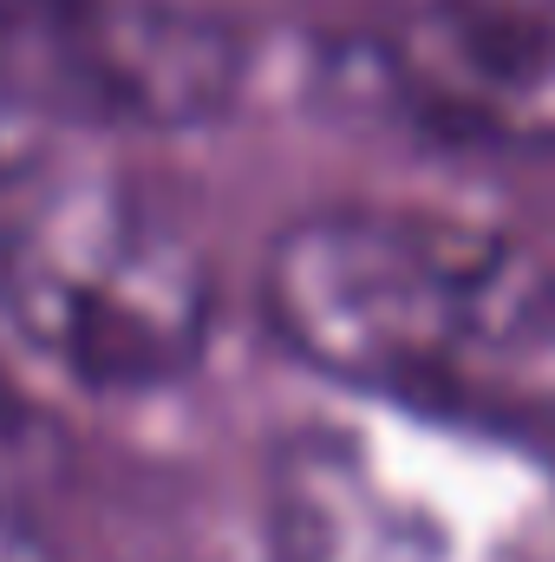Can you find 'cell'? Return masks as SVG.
Here are the masks:
<instances>
[{"label": "cell", "instance_id": "cell-1", "mask_svg": "<svg viewBox=\"0 0 555 562\" xmlns=\"http://www.w3.org/2000/svg\"><path fill=\"white\" fill-rule=\"evenodd\" d=\"M262 321L360 406L555 438V262L412 203H320L262 249Z\"/></svg>", "mask_w": 555, "mask_h": 562}, {"label": "cell", "instance_id": "cell-2", "mask_svg": "<svg viewBox=\"0 0 555 562\" xmlns=\"http://www.w3.org/2000/svg\"><path fill=\"white\" fill-rule=\"evenodd\" d=\"M275 562H555V471L530 438L360 406L269 458Z\"/></svg>", "mask_w": 555, "mask_h": 562}, {"label": "cell", "instance_id": "cell-3", "mask_svg": "<svg viewBox=\"0 0 555 562\" xmlns=\"http://www.w3.org/2000/svg\"><path fill=\"white\" fill-rule=\"evenodd\" d=\"M0 327L99 393L196 373L216 327V276L196 236L132 183H46L0 210Z\"/></svg>", "mask_w": 555, "mask_h": 562}, {"label": "cell", "instance_id": "cell-4", "mask_svg": "<svg viewBox=\"0 0 555 562\" xmlns=\"http://www.w3.org/2000/svg\"><path fill=\"white\" fill-rule=\"evenodd\" d=\"M380 86L424 132L477 150H555V7L386 0Z\"/></svg>", "mask_w": 555, "mask_h": 562}, {"label": "cell", "instance_id": "cell-5", "mask_svg": "<svg viewBox=\"0 0 555 562\" xmlns=\"http://www.w3.org/2000/svg\"><path fill=\"white\" fill-rule=\"evenodd\" d=\"M53 125H59L53 105L39 99L33 72L20 66V53H13L7 33H0V190H20V183L39 170Z\"/></svg>", "mask_w": 555, "mask_h": 562}, {"label": "cell", "instance_id": "cell-6", "mask_svg": "<svg viewBox=\"0 0 555 562\" xmlns=\"http://www.w3.org/2000/svg\"><path fill=\"white\" fill-rule=\"evenodd\" d=\"M0 562H59V550L33 530V517H20L7 497H0Z\"/></svg>", "mask_w": 555, "mask_h": 562}, {"label": "cell", "instance_id": "cell-7", "mask_svg": "<svg viewBox=\"0 0 555 562\" xmlns=\"http://www.w3.org/2000/svg\"><path fill=\"white\" fill-rule=\"evenodd\" d=\"M517 7H555V0H517Z\"/></svg>", "mask_w": 555, "mask_h": 562}]
</instances>
